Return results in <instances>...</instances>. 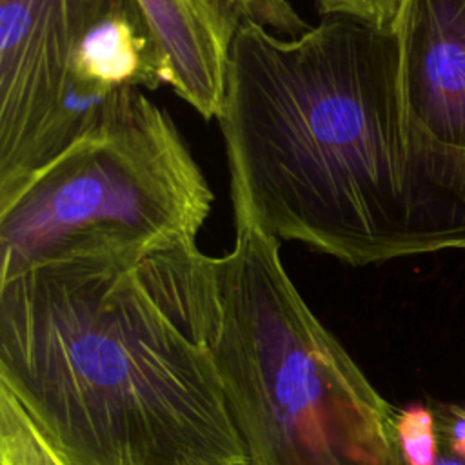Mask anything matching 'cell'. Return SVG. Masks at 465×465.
I'll list each match as a JSON object with an SVG mask.
<instances>
[{"label": "cell", "instance_id": "277c9868", "mask_svg": "<svg viewBox=\"0 0 465 465\" xmlns=\"http://www.w3.org/2000/svg\"><path fill=\"white\" fill-rule=\"evenodd\" d=\"M213 198L169 113L125 91L0 203V282L47 262L196 243Z\"/></svg>", "mask_w": 465, "mask_h": 465}, {"label": "cell", "instance_id": "7a4b0ae2", "mask_svg": "<svg viewBox=\"0 0 465 465\" xmlns=\"http://www.w3.org/2000/svg\"><path fill=\"white\" fill-rule=\"evenodd\" d=\"M216 120L231 189L280 242L351 267L465 249V211L411 142L394 29L325 15L287 36L242 20Z\"/></svg>", "mask_w": 465, "mask_h": 465}, {"label": "cell", "instance_id": "52a82bcc", "mask_svg": "<svg viewBox=\"0 0 465 465\" xmlns=\"http://www.w3.org/2000/svg\"><path fill=\"white\" fill-rule=\"evenodd\" d=\"M167 71V85L205 120L222 107L231 45L245 13L238 0H138Z\"/></svg>", "mask_w": 465, "mask_h": 465}, {"label": "cell", "instance_id": "6da1fadb", "mask_svg": "<svg viewBox=\"0 0 465 465\" xmlns=\"http://www.w3.org/2000/svg\"><path fill=\"white\" fill-rule=\"evenodd\" d=\"M214 311L198 243L29 267L0 282V387L64 465H251Z\"/></svg>", "mask_w": 465, "mask_h": 465}, {"label": "cell", "instance_id": "8992f818", "mask_svg": "<svg viewBox=\"0 0 465 465\" xmlns=\"http://www.w3.org/2000/svg\"><path fill=\"white\" fill-rule=\"evenodd\" d=\"M394 31L414 153L434 189L465 211V0H403Z\"/></svg>", "mask_w": 465, "mask_h": 465}, {"label": "cell", "instance_id": "5b68a950", "mask_svg": "<svg viewBox=\"0 0 465 465\" xmlns=\"http://www.w3.org/2000/svg\"><path fill=\"white\" fill-rule=\"evenodd\" d=\"M113 0H0V203L93 120L74 65Z\"/></svg>", "mask_w": 465, "mask_h": 465}, {"label": "cell", "instance_id": "3957f363", "mask_svg": "<svg viewBox=\"0 0 465 465\" xmlns=\"http://www.w3.org/2000/svg\"><path fill=\"white\" fill-rule=\"evenodd\" d=\"M211 352L251 465H389L392 405L311 311L280 240L231 189Z\"/></svg>", "mask_w": 465, "mask_h": 465}, {"label": "cell", "instance_id": "9c48e42d", "mask_svg": "<svg viewBox=\"0 0 465 465\" xmlns=\"http://www.w3.org/2000/svg\"><path fill=\"white\" fill-rule=\"evenodd\" d=\"M314 4L323 16L345 15L378 27L394 29L403 0H314Z\"/></svg>", "mask_w": 465, "mask_h": 465}, {"label": "cell", "instance_id": "ba28073f", "mask_svg": "<svg viewBox=\"0 0 465 465\" xmlns=\"http://www.w3.org/2000/svg\"><path fill=\"white\" fill-rule=\"evenodd\" d=\"M389 465H465V409L434 401L394 407Z\"/></svg>", "mask_w": 465, "mask_h": 465}]
</instances>
